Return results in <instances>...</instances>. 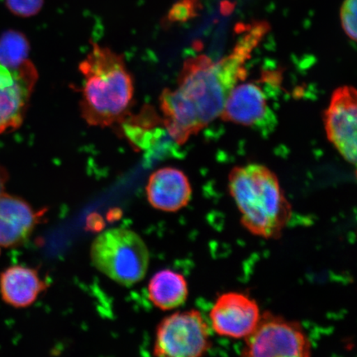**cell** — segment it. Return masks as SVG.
<instances>
[{
    "instance_id": "cell-14",
    "label": "cell",
    "mask_w": 357,
    "mask_h": 357,
    "mask_svg": "<svg viewBox=\"0 0 357 357\" xmlns=\"http://www.w3.org/2000/svg\"><path fill=\"white\" fill-rule=\"evenodd\" d=\"M149 296L154 306L160 310H176L188 298V282L178 272L168 269L160 271L149 281Z\"/></svg>"
},
{
    "instance_id": "cell-20",
    "label": "cell",
    "mask_w": 357,
    "mask_h": 357,
    "mask_svg": "<svg viewBox=\"0 0 357 357\" xmlns=\"http://www.w3.org/2000/svg\"><path fill=\"white\" fill-rule=\"evenodd\" d=\"M235 3L229 1V0H223L220 4V10L222 15H229L234 11L235 8Z\"/></svg>"
},
{
    "instance_id": "cell-19",
    "label": "cell",
    "mask_w": 357,
    "mask_h": 357,
    "mask_svg": "<svg viewBox=\"0 0 357 357\" xmlns=\"http://www.w3.org/2000/svg\"><path fill=\"white\" fill-rule=\"evenodd\" d=\"M8 180V173L7 169L0 166V195L4 193V189Z\"/></svg>"
},
{
    "instance_id": "cell-9",
    "label": "cell",
    "mask_w": 357,
    "mask_h": 357,
    "mask_svg": "<svg viewBox=\"0 0 357 357\" xmlns=\"http://www.w3.org/2000/svg\"><path fill=\"white\" fill-rule=\"evenodd\" d=\"M356 89L342 86L335 91L325 112L326 132L331 144L347 162L356 165Z\"/></svg>"
},
{
    "instance_id": "cell-11",
    "label": "cell",
    "mask_w": 357,
    "mask_h": 357,
    "mask_svg": "<svg viewBox=\"0 0 357 357\" xmlns=\"http://www.w3.org/2000/svg\"><path fill=\"white\" fill-rule=\"evenodd\" d=\"M146 194L154 208L175 213L188 205L192 188L188 177L181 169L164 167L151 174L146 186Z\"/></svg>"
},
{
    "instance_id": "cell-16",
    "label": "cell",
    "mask_w": 357,
    "mask_h": 357,
    "mask_svg": "<svg viewBox=\"0 0 357 357\" xmlns=\"http://www.w3.org/2000/svg\"><path fill=\"white\" fill-rule=\"evenodd\" d=\"M44 0H6V6L13 15L29 17L38 15L43 6Z\"/></svg>"
},
{
    "instance_id": "cell-5",
    "label": "cell",
    "mask_w": 357,
    "mask_h": 357,
    "mask_svg": "<svg viewBox=\"0 0 357 357\" xmlns=\"http://www.w3.org/2000/svg\"><path fill=\"white\" fill-rule=\"evenodd\" d=\"M242 356L248 357H309L312 343L302 325L271 312L261 314L245 338Z\"/></svg>"
},
{
    "instance_id": "cell-2",
    "label": "cell",
    "mask_w": 357,
    "mask_h": 357,
    "mask_svg": "<svg viewBox=\"0 0 357 357\" xmlns=\"http://www.w3.org/2000/svg\"><path fill=\"white\" fill-rule=\"evenodd\" d=\"M79 69L84 77L79 109L84 121L100 128L124 121L131 114L134 84L123 56L93 43Z\"/></svg>"
},
{
    "instance_id": "cell-10",
    "label": "cell",
    "mask_w": 357,
    "mask_h": 357,
    "mask_svg": "<svg viewBox=\"0 0 357 357\" xmlns=\"http://www.w3.org/2000/svg\"><path fill=\"white\" fill-rule=\"evenodd\" d=\"M261 314L253 298L243 293L229 292L217 298L209 319L213 331L220 336L245 339L256 328Z\"/></svg>"
},
{
    "instance_id": "cell-8",
    "label": "cell",
    "mask_w": 357,
    "mask_h": 357,
    "mask_svg": "<svg viewBox=\"0 0 357 357\" xmlns=\"http://www.w3.org/2000/svg\"><path fill=\"white\" fill-rule=\"evenodd\" d=\"M220 117L253 128L266 136L274 130L278 119L271 111L265 91L258 83L236 84L227 97Z\"/></svg>"
},
{
    "instance_id": "cell-7",
    "label": "cell",
    "mask_w": 357,
    "mask_h": 357,
    "mask_svg": "<svg viewBox=\"0 0 357 357\" xmlns=\"http://www.w3.org/2000/svg\"><path fill=\"white\" fill-rule=\"evenodd\" d=\"M38 79L37 68L30 60L16 69L0 65V134L21 126Z\"/></svg>"
},
{
    "instance_id": "cell-13",
    "label": "cell",
    "mask_w": 357,
    "mask_h": 357,
    "mask_svg": "<svg viewBox=\"0 0 357 357\" xmlns=\"http://www.w3.org/2000/svg\"><path fill=\"white\" fill-rule=\"evenodd\" d=\"M47 288L46 281L33 268L13 266L0 275L2 300L17 309H24L33 305Z\"/></svg>"
},
{
    "instance_id": "cell-3",
    "label": "cell",
    "mask_w": 357,
    "mask_h": 357,
    "mask_svg": "<svg viewBox=\"0 0 357 357\" xmlns=\"http://www.w3.org/2000/svg\"><path fill=\"white\" fill-rule=\"evenodd\" d=\"M229 190L245 230L264 239L280 238L291 218L292 206L274 172L259 164L234 167Z\"/></svg>"
},
{
    "instance_id": "cell-12",
    "label": "cell",
    "mask_w": 357,
    "mask_h": 357,
    "mask_svg": "<svg viewBox=\"0 0 357 357\" xmlns=\"http://www.w3.org/2000/svg\"><path fill=\"white\" fill-rule=\"evenodd\" d=\"M39 214L32 205L15 195H0V247L11 248L25 243L33 233Z\"/></svg>"
},
{
    "instance_id": "cell-6",
    "label": "cell",
    "mask_w": 357,
    "mask_h": 357,
    "mask_svg": "<svg viewBox=\"0 0 357 357\" xmlns=\"http://www.w3.org/2000/svg\"><path fill=\"white\" fill-rule=\"evenodd\" d=\"M211 330L199 310L176 312L155 330V356L199 357L211 350Z\"/></svg>"
},
{
    "instance_id": "cell-15",
    "label": "cell",
    "mask_w": 357,
    "mask_h": 357,
    "mask_svg": "<svg viewBox=\"0 0 357 357\" xmlns=\"http://www.w3.org/2000/svg\"><path fill=\"white\" fill-rule=\"evenodd\" d=\"M30 43L24 33L8 30L0 36V65L8 69L19 68L29 60Z\"/></svg>"
},
{
    "instance_id": "cell-4",
    "label": "cell",
    "mask_w": 357,
    "mask_h": 357,
    "mask_svg": "<svg viewBox=\"0 0 357 357\" xmlns=\"http://www.w3.org/2000/svg\"><path fill=\"white\" fill-rule=\"evenodd\" d=\"M91 259L102 274L127 287L144 280L150 264L149 250L144 239L122 227L97 236L91 245Z\"/></svg>"
},
{
    "instance_id": "cell-18",
    "label": "cell",
    "mask_w": 357,
    "mask_h": 357,
    "mask_svg": "<svg viewBox=\"0 0 357 357\" xmlns=\"http://www.w3.org/2000/svg\"><path fill=\"white\" fill-rule=\"evenodd\" d=\"M200 7V0H180L169 11V19L171 21H186L197 13Z\"/></svg>"
},
{
    "instance_id": "cell-1",
    "label": "cell",
    "mask_w": 357,
    "mask_h": 357,
    "mask_svg": "<svg viewBox=\"0 0 357 357\" xmlns=\"http://www.w3.org/2000/svg\"><path fill=\"white\" fill-rule=\"evenodd\" d=\"M270 29L266 21L254 22L222 60L214 62L199 55L185 61L177 88L168 89L167 96L199 131L220 117L231 91L247 75L245 62Z\"/></svg>"
},
{
    "instance_id": "cell-17",
    "label": "cell",
    "mask_w": 357,
    "mask_h": 357,
    "mask_svg": "<svg viewBox=\"0 0 357 357\" xmlns=\"http://www.w3.org/2000/svg\"><path fill=\"white\" fill-rule=\"evenodd\" d=\"M356 1L345 0L341 8V20L345 33L354 41H356Z\"/></svg>"
}]
</instances>
